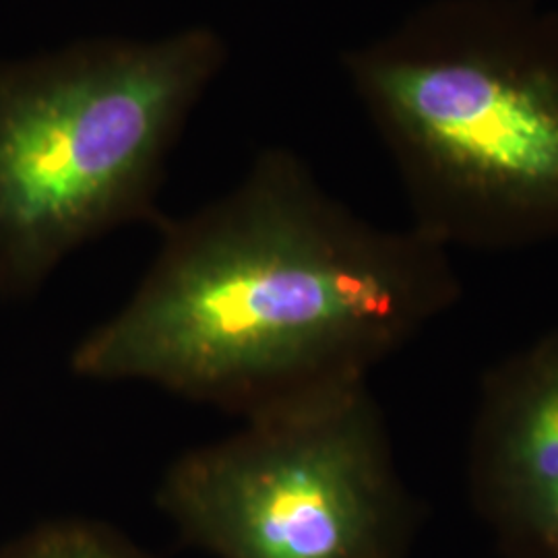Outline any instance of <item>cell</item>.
I'll list each match as a JSON object with an SVG mask.
<instances>
[{
    "label": "cell",
    "instance_id": "cell-3",
    "mask_svg": "<svg viewBox=\"0 0 558 558\" xmlns=\"http://www.w3.org/2000/svg\"><path fill=\"white\" fill-rule=\"evenodd\" d=\"M228 57L209 27L0 59V300L87 244L160 223L170 156Z\"/></svg>",
    "mask_w": 558,
    "mask_h": 558
},
{
    "label": "cell",
    "instance_id": "cell-1",
    "mask_svg": "<svg viewBox=\"0 0 558 558\" xmlns=\"http://www.w3.org/2000/svg\"><path fill=\"white\" fill-rule=\"evenodd\" d=\"M158 230L137 288L77 341L69 366L242 422L368 387L373 368L458 296L445 244L362 220L278 147L223 197Z\"/></svg>",
    "mask_w": 558,
    "mask_h": 558
},
{
    "label": "cell",
    "instance_id": "cell-4",
    "mask_svg": "<svg viewBox=\"0 0 558 558\" xmlns=\"http://www.w3.org/2000/svg\"><path fill=\"white\" fill-rule=\"evenodd\" d=\"M156 505L214 558H410L422 521L368 387L189 449Z\"/></svg>",
    "mask_w": 558,
    "mask_h": 558
},
{
    "label": "cell",
    "instance_id": "cell-6",
    "mask_svg": "<svg viewBox=\"0 0 558 558\" xmlns=\"http://www.w3.org/2000/svg\"><path fill=\"white\" fill-rule=\"evenodd\" d=\"M0 558H154L119 527L92 518H54L0 544Z\"/></svg>",
    "mask_w": 558,
    "mask_h": 558
},
{
    "label": "cell",
    "instance_id": "cell-5",
    "mask_svg": "<svg viewBox=\"0 0 558 558\" xmlns=\"http://www.w3.org/2000/svg\"><path fill=\"white\" fill-rule=\"evenodd\" d=\"M470 488L502 557L558 558V333L488 380Z\"/></svg>",
    "mask_w": 558,
    "mask_h": 558
},
{
    "label": "cell",
    "instance_id": "cell-2",
    "mask_svg": "<svg viewBox=\"0 0 558 558\" xmlns=\"http://www.w3.org/2000/svg\"><path fill=\"white\" fill-rule=\"evenodd\" d=\"M440 244L558 236V13L538 0H433L343 57Z\"/></svg>",
    "mask_w": 558,
    "mask_h": 558
}]
</instances>
